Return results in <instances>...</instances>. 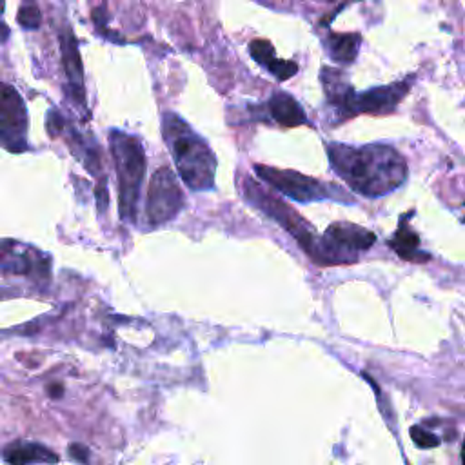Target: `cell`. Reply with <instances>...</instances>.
<instances>
[{
  "instance_id": "obj_6",
  "label": "cell",
  "mask_w": 465,
  "mask_h": 465,
  "mask_svg": "<svg viewBox=\"0 0 465 465\" xmlns=\"http://www.w3.org/2000/svg\"><path fill=\"white\" fill-rule=\"evenodd\" d=\"M256 175L266 184L278 189L285 197L296 202H318V200H340V202H351V197L342 195L340 188L327 182L316 181L311 176L300 175L296 171H285L269 166H255Z\"/></svg>"
},
{
  "instance_id": "obj_17",
  "label": "cell",
  "mask_w": 465,
  "mask_h": 465,
  "mask_svg": "<svg viewBox=\"0 0 465 465\" xmlns=\"http://www.w3.org/2000/svg\"><path fill=\"white\" fill-rule=\"evenodd\" d=\"M411 438H413V442L417 443L420 449H433L440 445L438 436H435L433 433H429V431L421 429L420 426H414L413 429H411Z\"/></svg>"
},
{
  "instance_id": "obj_10",
  "label": "cell",
  "mask_w": 465,
  "mask_h": 465,
  "mask_svg": "<svg viewBox=\"0 0 465 465\" xmlns=\"http://www.w3.org/2000/svg\"><path fill=\"white\" fill-rule=\"evenodd\" d=\"M60 49H62V64H64V70H66L71 91H73V97L77 98V102H79L80 105H84V102H86V91H84L82 60H80L77 39L71 31H64L60 35Z\"/></svg>"
},
{
  "instance_id": "obj_15",
  "label": "cell",
  "mask_w": 465,
  "mask_h": 465,
  "mask_svg": "<svg viewBox=\"0 0 465 465\" xmlns=\"http://www.w3.org/2000/svg\"><path fill=\"white\" fill-rule=\"evenodd\" d=\"M391 247L398 253L402 258L405 260H421L427 258V255L420 253V240L418 235L407 225V220H402L398 231H396L395 238L391 240Z\"/></svg>"
},
{
  "instance_id": "obj_9",
  "label": "cell",
  "mask_w": 465,
  "mask_h": 465,
  "mask_svg": "<svg viewBox=\"0 0 465 465\" xmlns=\"http://www.w3.org/2000/svg\"><path fill=\"white\" fill-rule=\"evenodd\" d=\"M27 111L22 97L9 84L0 89V138L2 145L11 153L27 150Z\"/></svg>"
},
{
  "instance_id": "obj_5",
  "label": "cell",
  "mask_w": 465,
  "mask_h": 465,
  "mask_svg": "<svg viewBox=\"0 0 465 465\" xmlns=\"http://www.w3.org/2000/svg\"><path fill=\"white\" fill-rule=\"evenodd\" d=\"M242 193H244L246 200H249L251 206H255L256 209L262 211L263 215H268L269 218L275 220V222H277L278 225H282L289 235H293L294 240L300 244V247H302L316 263H320L322 237H316V232L315 229L311 228V224L306 222L293 207L284 204L280 198L269 193L268 189L256 184L251 176H246V178L242 181Z\"/></svg>"
},
{
  "instance_id": "obj_12",
  "label": "cell",
  "mask_w": 465,
  "mask_h": 465,
  "mask_svg": "<svg viewBox=\"0 0 465 465\" xmlns=\"http://www.w3.org/2000/svg\"><path fill=\"white\" fill-rule=\"evenodd\" d=\"M249 53L251 57L258 62L260 66H263L266 70L271 73L273 77H277L278 80H287L299 71V66L294 62L280 60L277 57V51L271 46V42L268 40H253L249 44Z\"/></svg>"
},
{
  "instance_id": "obj_2",
  "label": "cell",
  "mask_w": 465,
  "mask_h": 465,
  "mask_svg": "<svg viewBox=\"0 0 465 465\" xmlns=\"http://www.w3.org/2000/svg\"><path fill=\"white\" fill-rule=\"evenodd\" d=\"M164 140L175 158L176 171L193 191L213 189L216 158L204 138L197 135L178 114H164Z\"/></svg>"
},
{
  "instance_id": "obj_8",
  "label": "cell",
  "mask_w": 465,
  "mask_h": 465,
  "mask_svg": "<svg viewBox=\"0 0 465 465\" xmlns=\"http://www.w3.org/2000/svg\"><path fill=\"white\" fill-rule=\"evenodd\" d=\"M184 207V195L169 167H160L151 176L145 197V220L151 228L167 224Z\"/></svg>"
},
{
  "instance_id": "obj_21",
  "label": "cell",
  "mask_w": 465,
  "mask_h": 465,
  "mask_svg": "<svg viewBox=\"0 0 465 465\" xmlns=\"http://www.w3.org/2000/svg\"><path fill=\"white\" fill-rule=\"evenodd\" d=\"M461 465H465V438L464 443H461Z\"/></svg>"
},
{
  "instance_id": "obj_1",
  "label": "cell",
  "mask_w": 465,
  "mask_h": 465,
  "mask_svg": "<svg viewBox=\"0 0 465 465\" xmlns=\"http://www.w3.org/2000/svg\"><path fill=\"white\" fill-rule=\"evenodd\" d=\"M331 167L353 191L367 198L391 193L407 178L405 158L391 145L327 144Z\"/></svg>"
},
{
  "instance_id": "obj_20",
  "label": "cell",
  "mask_w": 465,
  "mask_h": 465,
  "mask_svg": "<svg viewBox=\"0 0 465 465\" xmlns=\"http://www.w3.org/2000/svg\"><path fill=\"white\" fill-rule=\"evenodd\" d=\"M62 395H64V387H62L60 384L49 386V396H51V398H62Z\"/></svg>"
},
{
  "instance_id": "obj_14",
  "label": "cell",
  "mask_w": 465,
  "mask_h": 465,
  "mask_svg": "<svg viewBox=\"0 0 465 465\" xmlns=\"http://www.w3.org/2000/svg\"><path fill=\"white\" fill-rule=\"evenodd\" d=\"M360 35L356 33H329L325 46L327 51L331 53V57L343 64H351L355 62L358 49H360Z\"/></svg>"
},
{
  "instance_id": "obj_13",
  "label": "cell",
  "mask_w": 465,
  "mask_h": 465,
  "mask_svg": "<svg viewBox=\"0 0 465 465\" xmlns=\"http://www.w3.org/2000/svg\"><path fill=\"white\" fill-rule=\"evenodd\" d=\"M269 111H271L273 119L284 128H296V126L308 122L306 113H303L299 102L287 93H275L271 100H269Z\"/></svg>"
},
{
  "instance_id": "obj_16",
  "label": "cell",
  "mask_w": 465,
  "mask_h": 465,
  "mask_svg": "<svg viewBox=\"0 0 465 465\" xmlns=\"http://www.w3.org/2000/svg\"><path fill=\"white\" fill-rule=\"evenodd\" d=\"M40 9L35 4H26L18 9V24L26 30H37L40 26Z\"/></svg>"
},
{
  "instance_id": "obj_4",
  "label": "cell",
  "mask_w": 465,
  "mask_h": 465,
  "mask_svg": "<svg viewBox=\"0 0 465 465\" xmlns=\"http://www.w3.org/2000/svg\"><path fill=\"white\" fill-rule=\"evenodd\" d=\"M111 153L119 173V209L124 222H135L142 182L145 175V157L138 138L113 129L110 135Z\"/></svg>"
},
{
  "instance_id": "obj_18",
  "label": "cell",
  "mask_w": 465,
  "mask_h": 465,
  "mask_svg": "<svg viewBox=\"0 0 465 465\" xmlns=\"http://www.w3.org/2000/svg\"><path fill=\"white\" fill-rule=\"evenodd\" d=\"M67 452H70V457L73 458V460L79 461V464L86 465L89 461V449L80 445V443H73V445H70Z\"/></svg>"
},
{
  "instance_id": "obj_19",
  "label": "cell",
  "mask_w": 465,
  "mask_h": 465,
  "mask_svg": "<svg viewBox=\"0 0 465 465\" xmlns=\"http://www.w3.org/2000/svg\"><path fill=\"white\" fill-rule=\"evenodd\" d=\"M62 128H64V119H62V114L57 113V111H49V117H48L49 135L57 136V133H60Z\"/></svg>"
},
{
  "instance_id": "obj_11",
  "label": "cell",
  "mask_w": 465,
  "mask_h": 465,
  "mask_svg": "<svg viewBox=\"0 0 465 465\" xmlns=\"http://www.w3.org/2000/svg\"><path fill=\"white\" fill-rule=\"evenodd\" d=\"M4 460L9 465H55L58 457L51 449L35 442H13L4 449Z\"/></svg>"
},
{
  "instance_id": "obj_3",
  "label": "cell",
  "mask_w": 465,
  "mask_h": 465,
  "mask_svg": "<svg viewBox=\"0 0 465 465\" xmlns=\"http://www.w3.org/2000/svg\"><path fill=\"white\" fill-rule=\"evenodd\" d=\"M322 84L325 97L334 107V113L342 119H351L355 114H387L393 113L398 102L407 95L409 82H396L384 88L369 89L364 93L353 91V88L343 80L342 71L324 67Z\"/></svg>"
},
{
  "instance_id": "obj_7",
  "label": "cell",
  "mask_w": 465,
  "mask_h": 465,
  "mask_svg": "<svg viewBox=\"0 0 465 465\" xmlns=\"http://www.w3.org/2000/svg\"><path fill=\"white\" fill-rule=\"evenodd\" d=\"M374 232L355 224L336 222L329 225L322 237L320 263H353L358 258V251H367L373 246Z\"/></svg>"
}]
</instances>
